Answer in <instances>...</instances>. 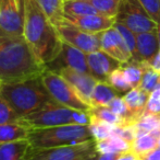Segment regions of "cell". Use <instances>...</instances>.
Wrapping results in <instances>:
<instances>
[{"label": "cell", "mask_w": 160, "mask_h": 160, "mask_svg": "<svg viewBox=\"0 0 160 160\" xmlns=\"http://www.w3.org/2000/svg\"><path fill=\"white\" fill-rule=\"evenodd\" d=\"M143 158H145L146 160H160V147L156 148L154 152H149L147 156L143 157Z\"/></svg>", "instance_id": "f35d334b"}, {"label": "cell", "mask_w": 160, "mask_h": 160, "mask_svg": "<svg viewBox=\"0 0 160 160\" xmlns=\"http://www.w3.org/2000/svg\"><path fill=\"white\" fill-rule=\"evenodd\" d=\"M20 120H21V118L15 113L14 110L11 108V105L0 94V125L19 122Z\"/></svg>", "instance_id": "d6a6232c"}, {"label": "cell", "mask_w": 160, "mask_h": 160, "mask_svg": "<svg viewBox=\"0 0 160 160\" xmlns=\"http://www.w3.org/2000/svg\"><path fill=\"white\" fill-rule=\"evenodd\" d=\"M98 155H99V154H98ZM98 155H96V156L92 157V158H88V159H86V160H98Z\"/></svg>", "instance_id": "60d3db41"}, {"label": "cell", "mask_w": 160, "mask_h": 160, "mask_svg": "<svg viewBox=\"0 0 160 160\" xmlns=\"http://www.w3.org/2000/svg\"><path fill=\"white\" fill-rule=\"evenodd\" d=\"M93 14H98V11L91 2L82 0L63 1V15L65 17H86Z\"/></svg>", "instance_id": "603a6c76"}, {"label": "cell", "mask_w": 160, "mask_h": 160, "mask_svg": "<svg viewBox=\"0 0 160 160\" xmlns=\"http://www.w3.org/2000/svg\"><path fill=\"white\" fill-rule=\"evenodd\" d=\"M148 98H149V93L142 90L139 87L131 89L123 97L128 110L131 111L133 118H134V120L136 122L145 113Z\"/></svg>", "instance_id": "e0dca14e"}, {"label": "cell", "mask_w": 160, "mask_h": 160, "mask_svg": "<svg viewBox=\"0 0 160 160\" xmlns=\"http://www.w3.org/2000/svg\"><path fill=\"white\" fill-rule=\"evenodd\" d=\"M160 114V85L149 93L144 115H159Z\"/></svg>", "instance_id": "836d02e7"}, {"label": "cell", "mask_w": 160, "mask_h": 160, "mask_svg": "<svg viewBox=\"0 0 160 160\" xmlns=\"http://www.w3.org/2000/svg\"><path fill=\"white\" fill-rule=\"evenodd\" d=\"M118 160H139V157L137 155H135L132 150H130V152L121 155Z\"/></svg>", "instance_id": "8d00e7d4"}, {"label": "cell", "mask_w": 160, "mask_h": 160, "mask_svg": "<svg viewBox=\"0 0 160 160\" xmlns=\"http://www.w3.org/2000/svg\"><path fill=\"white\" fill-rule=\"evenodd\" d=\"M87 64L89 73L98 81L107 82L108 77L112 71L121 67V63L112 58L102 51H97L94 53L87 54Z\"/></svg>", "instance_id": "4fadbf2b"}, {"label": "cell", "mask_w": 160, "mask_h": 160, "mask_svg": "<svg viewBox=\"0 0 160 160\" xmlns=\"http://www.w3.org/2000/svg\"><path fill=\"white\" fill-rule=\"evenodd\" d=\"M31 128L26 126L21 120L13 123L0 125V145L13 141H25L28 138Z\"/></svg>", "instance_id": "ac0fdd59"}, {"label": "cell", "mask_w": 160, "mask_h": 160, "mask_svg": "<svg viewBox=\"0 0 160 160\" xmlns=\"http://www.w3.org/2000/svg\"><path fill=\"white\" fill-rule=\"evenodd\" d=\"M122 154H99L98 160H118Z\"/></svg>", "instance_id": "74e56055"}, {"label": "cell", "mask_w": 160, "mask_h": 160, "mask_svg": "<svg viewBox=\"0 0 160 160\" xmlns=\"http://www.w3.org/2000/svg\"><path fill=\"white\" fill-rule=\"evenodd\" d=\"M89 116L97 119V120L103 121L106 123H109L114 126H127L125 121L118 116L116 113L111 111L108 107H98V108H92L89 110Z\"/></svg>", "instance_id": "484cf974"}, {"label": "cell", "mask_w": 160, "mask_h": 160, "mask_svg": "<svg viewBox=\"0 0 160 160\" xmlns=\"http://www.w3.org/2000/svg\"><path fill=\"white\" fill-rule=\"evenodd\" d=\"M30 147L28 139L2 144L0 145V160H25Z\"/></svg>", "instance_id": "44dd1931"}, {"label": "cell", "mask_w": 160, "mask_h": 160, "mask_svg": "<svg viewBox=\"0 0 160 160\" xmlns=\"http://www.w3.org/2000/svg\"><path fill=\"white\" fill-rule=\"evenodd\" d=\"M157 116H158V119H159V123H160V114H159V115H157ZM160 128V127H159Z\"/></svg>", "instance_id": "7bdbcfd3"}, {"label": "cell", "mask_w": 160, "mask_h": 160, "mask_svg": "<svg viewBox=\"0 0 160 160\" xmlns=\"http://www.w3.org/2000/svg\"><path fill=\"white\" fill-rule=\"evenodd\" d=\"M76 112L64 105L53 101L45 108L31 113L30 115L21 119V121L31 130L36 128H48L62 125H78Z\"/></svg>", "instance_id": "5b68a950"}, {"label": "cell", "mask_w": 160, "mask_h": 160, "mask_svg": "<svg viewBox=\"0 0 160 160\" xmlns=\"http://www.w3.org/2000/svg\"><path fill=\"white\" fill-rule=\"evenodd\" d=\"M57 74L63 77L76 90V92L80 94L81 98L91 105L92 94H93L96 85L98 83V80L96 78H94L89 74L78 73V71L72 70L69 68L61 69Z\"/></svg>", "instance_id": "5bb4252c"}, {"label": "cell", "mask_w": 160, "mask_h": 160, "mask_svg": "<svg viewBox=\"0 0 160 160\" xmlns=\"http://www.w3.org/2000/svg\"><path fill=\"white\" fill-rule=\"evenodd\" d=\"M117 97H119L118 92L110 83L98 81L95 89H94L93 94H92L91 105L92 108L108 107L110 102Z\"/></svg>", "instance_id": "ffe728a7"}, {"label": "cell", "mask_w": 160, "mask_h": 160, "mask_svg": "<svg viewBox=\"0 0 160 160\" xmlns=\"http://www.w3.org/2000/svg\"><path fill=\"white\" fill-rule=\"evenodd\" d=\"M157 36H158L159 47H160V25H158V30H157Z\"/></svg>", "instance_id": "ab89813d"}, {"label": "cell", "mask_w": 160, "mask_h": 160, "mask_svg": "<svg viewBox=\"0 0 160 160\" xmlns=\"http://www.w3.org/2000/svg\"><path fill=\"white\" fill-rule=\"evenodd\" d=\"M98 154H124L131 150V144L117 135H112L105 141H96Z\"/></svg>", "instance_id": "7402d4cb"}, {"label": "cell", "mask_w": 160, "mask_h": 160, "mask_svg": "<svg viewBox=\"0 0 160 160\" xmlns=\"http://www.w3.org/2000/svg\"><path fill=\"white\" fill-rule=\"evenodd\" d=\"M137 130V137L143 136L160 127L159 119L157 115H143L135 124Z\"/></svg>", "instance_id": "f546056e"}, {"label": "cell", "mask_w": 160, "mask_h": 160, "mask_svg": "<svg viewBox=\"0 0 160 160\" xmlns=\"http://www.w3.org/2000/svg\"><path fill=\"white\" fill-rule=\"evenodd\" d=\"M99 36H100L101 51L105 52L106 54L120 62L121 64H125L132 59V54L127 43L114 26L99 33Z\"/></svg>", "instance_id": "7c38bea8"}, {"label": "cell", "mask_w": 160, "mask_h": 160, "mask_svg": "<svg viewBox=\"0 0 160 160\" xmlns=\"http://www.w3.org/2000/svg\"><path fill=\"white\" fill-rule=\"evenodd\" d=\"M159 141L160 128L152 130V133L143 135V136L137 137L134 141V143L131 145V150L135 155H137L139 158H143L159 147Z\"/></svg>", "instance_id": "d6986e66"}, {"label": "cell", "mask_w": 160, "mask_h": 160, "mask_svg": "<svg viewBox=\"0 0 160 160\" xmlns=\"http://www.w3.org/2000/svg\"><path fill=\"white\" fill-rule=\"evenodd\" d=\"M160 51L157 32L136 34V57L131 59L136 63L149 64Z\"/></svg>", "instance_id": "2e32d148"}, {"label": "cell", "mask_w": 160, "mask_h": 160, "mask_svg": "<svg viewBox=\"0 0 160 160\" xmlns=\"http://www.w3.org/2000/svg\"><path fill=\"white\" fill-rule=\"evenodd\" d=\"M42 80L51 98L59 104L82 112H89L92 109L91 105L85 102L76 90L59 74L46 70L42 76Z\"/></svg>", "instance_id": "8992f818"}, {"label": "cell", "mask_w": 160, "mask_h": 160, "mask_svg": "<svg viewBox=\"0 0 160 160\" xmlns=\"http://www.w3.org/2000/svg\"><path fill=\"white\" fill-rule=\"evenodd\" d=\"M139 160H146L145 158H139Z\"/></svg>", "instance_id": "ee69618b"}, {"label": "cell", "mask_w": 160, "mask_h": 160, "mask_svg": "<svg viewBox=\"0 0 160 160\" xmlns=\"http://www.w3.org/2000/svg\"><path fill=\"white\" fill-rule=\"evenodd\" d=\"M64 68L91 75L86 54L67 43L62 44L61 52L58 55V57L50 64L46 65V70L53 71V73H58Z\"/></svg>", "instance_id": "30bf717a"}, {"label": "cell", "mask_w": 160, "mask_h": 160, "mask_svg": "<svg viewBox=\"0 0 160 160\" xmlns=\"http://www.w3.org/2000/svg\"><path fill=\"white\" fill-rule=\"evenodd\" d=\"M121 69L125 76V79L131 86V88H138L142 82L143 77V68L138 63L130 60L128 63L121 65Z\"/></svg>", "instance_id": "4316f807"}, {"label": "cell", "mask_w": 160, "mask_h": 160, "mask_svg": "<svg viewBox=\"0 0 160 160\" xmlns=\"http://www.w3.org/2000/svg\"><path fill=\"white\" fill-rule=\"evenodd\" d=\"M64 1H65V0H64Z\"/></svg>", "instance_id": "f6af8a7d"}, {"label": "cell", "mask_w": 160, "mask_h": 160, "mask_svg": "<svg viewBox=\"0 0 160 160\" xmlns=\"http://www.w3.org/2000/svg\"><path fill=\"white\" fill-rule=\"evenodd\" d=\"M37 1L51 22L63 17L64 0H37Z\"/></svg>", "instance_id": "83f0119b"}, {"label": "cell", "mask_w": 160, "mask_h": 160, "mask_svg": "<svg viewBox=\"0 0 160 160\" xmlns=\"http://www.w3.org/2000/svg\"><path fill=\"white\" fill-rule=\"evenodd\" d=\"M107 82L110 83L119 92H128L132 89L131 86L128 85L127 79H125V76L123 74V70L121 69V67L110 74V76L108 77Z\"/></svg>", "instance_id": "4dcf8cb0"}, {"label": "cell", "mask_w": 160, "mask_h": 160, "mask_svg": "<svg viewBox=\"0 0 160 160\" xmlns=\"http://www.w3.org/2000/svg\"><path fill=\"white\" fill-rule=\"evenodd\" d=\"M0 94L21 119L45 108L53 99L42 77L12 83H0Z\"/></svg>", "instance_id": "3957f363"}, {"label": "cell", "mask_w": 160, "mask_h": 160, "mask_svg": "<svg viewBox=\"0 0 160 160\" xmlns=\"http://www.w3.org/2000/svg\"><path fill=\"white\" fill-rule=\"evenodd\" d=\"M82 1H87V2H91L92 0H82Z\"/></svg>", "instance_id": "b9f144b4"}, {"label": "cell", "mask_w": 160, "mask_h": 160, "mask_svg": "<svg viewBox=\"0 0 160 160\" xmlns=\"http://www.w3.org/2000/svg\"><path fill=\"white\" fill-rule=\"evenodd\" d=\"M31 148H52L95 141L88 125H62L31 130L28 138Z\"/></svg>", "instance_id": "277c9868"}, {"label": "cell", "mask_w": 160, "mask_h": 160, "mask_svg": "<svg viewBox=\"0 0 160 160\" xmlns=\"http://www.w3.org/2000/svg\"><path fill=\"white\" fill-rule=\"evenodd\" d=\"M0 28L23 35V0H0Z\"/></svg>", "instance_id": "8fae6325"}, {"label": "cell", "mask_w": 160, "mask_h": 160, "mask_svg": "<svg viewBox=\"0 0 160 160\" xmlns=\"http://www.w3.org/2000/svg\"><path fill=\"white\" fill-rule=\"evenodd\" d=\"M149 66L152 67V69H154L156 73H158L160 75V51L158 52L155 58L149 63Z\"/></svg>", "instance_id": "d590c367"}, {"label": "cell", "mask_w": 160, "mask_h": 160, "mask_svg": "<svg viewBox=\"0 0 160 160\" xmlns=\"http://www.w3.org/2000/svg\"><path fill=\"white\" fill-rule=\"evenodd\" d=\"M89 130L92 132L94 139L96 141H105L113 135V130L116 128L114 125L106 123L103 121L97 120V119L91 116V123H89Z\"/></svg>", "instance_id": "cb8c5ba5"}, {"label": "cell", "mask_w": 160, "mask_h": 160, "mask_svg": "<svg viewBox=\"0 0 160 160\" xmlns=\"http://www.w3.org/2000/svg\"><path fill=\"white\" fill-rule=\"evenodd\" d=\"M114 28L119 31V33L121 34V36L123 37L124 42L127 43L128 49H130L131 54H132V59H134L136 57V34L133 33L130 29H128L125 25L121 23L116 22L114 23Z\"/></svg>", "instance_id": "1f68e13d"}, {"label": "cell", "mask_w": 160, "mask_h": 160, "mask_svg": "<svg viewBox=\"0 0 160 160\" xmlns=\"http://www.w3.org/2000/svg\"><path fill=\"white\" fill-rule=\"evenodd\" d=\"M121 0H92L91 3L98 11L99 14L116 18L119 11Z\"/></svg>", "instance_id": "f1b7e54d"}, {"label": "cell", "mask_w": 160, "mask_h": 160, "mask_svg": "<svg viewBox=\"0 0 160 160\" xmlns=\"http://www.w3.org/2000/svg\"><path fill=\"white\" fill-rule=\"evenodd\" d=\"M138 64L143 68V77L139 88L147 93H150L157 86L160 85V75L154 69H152L148 63H138Z\"/></svg>", "instance_id": "d4e9b609"}, {"label": "cell", "mask_w": 160, "mask_h": 160, "mask_svg": "<svg viewBox=\"0 0 160 160\" xmlns=\"http://www.w3.org/2000/svg\"><path fill=\"white\" fill-rule=\"evenodd\" d=\"M52 24L55 25L58 35L63 43L80 49L86 55L97 51H101L99 34H91L84 32L73 23L68 21L64 17L52 21Z\"/></svg>", "instance_id": "9c48e42d"}, {"label": "cell", "mask_w": 160, "mask_h": 160, "mask_svg": "<svg viewBox=\"0 0 160 160\" xmlns=\"http://www.w3.org/2000/svg\"><path fill=\"white\" fill-rule=\"evenodd\" d=\"M116 22L125 25L135 34L158 30V24L150 19L138 0H121Z\"/></svg>", "instance_id": "ba28073f"}, {"label": "cell", "mask_w": 160, "mask_h": 160, "mask_svg": "<svg viewBox=\"0 0 160 160\" xmlns=\"http://www.w3.org/2000/svg\"><path fill=\"white\" fill-rule=\"evenodd\" d=\"M46 71L24 35L0 28V83H12L42 77Z\"/></svg>", "instance_id": "6da1fadb"}, {"label": "cell", "mask_w": 160, "mask_h": 160, "mask_svg": "<svg viewBox=\"0 0 160 160\" xmlns=\"http://www.w3.org/2000/svg\"><path fill=\"white\" fill-rule=\"evenodd\" d=\"M149 18L160 25V0H138Z\"/></svg>", "instance_id": "e575fe53"}, {"label": "cell", "mask_w": 160, "mask_h": 160, "mask_svg": "<svg viewBox=\"0 0 160 160\" xmlns=\"http://www.w3.org/2000/svg\"><path fill=\"white\" fill-rule=\"evenodd\" d=\"M23 35L45 68L61 52L63 42L37 0H23Z\"/></svg>", "instance_id": "7a4b0ae2"}, {"label": "cell", "mask_w": 160, "mask_h": 160, "mask_svg": "<svg viewBox=\"0 0 160 160\" xmlns=\"http://www.w3.org/2000/svg\"><path fill=\"white\" fill-rule=\"evenodd\" d=\"M68 21L73 23L75 26L81 29L82 31L91 34H99V33L107 31L113 28L116 23V18L106 17L102 14H93L86 17H65Z\"/></svg>", "instance_id": "9a60e30c"}, {"label": "cell", "mask_w": 160, "mask_h": 160, "mask_svg": "<svg viewBox=\"0 0 160 160\" xmlns=\"http://www.w3.org/2000/svg\"><path fill=\"white\" fill-rule=\"evenodd\" d=\"M98 155L96 141L52 148H31L25 160H86Z\"/></svg>", "instance_id": "52a82bcc"}]
</instances>
